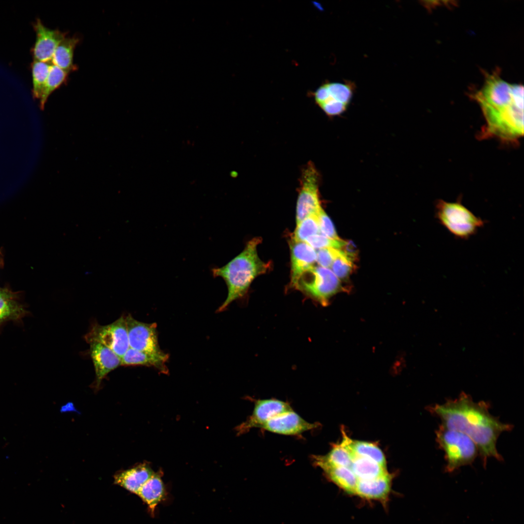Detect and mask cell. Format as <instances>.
<instances>
[{
    "label": "cell",
    "instance_id": "obj_1",
    "mask_svg": "<svg viewBox=\"0 0 524 524\" xmlns=\"http://www.w3.org/2000/svg\"><path fill=\"white\" fill-rule=\"evenodd\" d=\"M489 409L488 403L475 402L470 395L461 392L457 398L431 406L429 410L441 420V425L469 436L477 445L485 467L489 458L503 461L496 448L497 441L502 433L513 428L491 414Z\"/></svg>",
    "mask_w": 524,
    "mask_h": 524
},
{
    "label": "cell",
    "instance_id": "obj_2",
    "mask_svg": "<svg viewBox=\"0 0 524 524\" xmlns=\"http://www.w3.org/2000/svg\"><path fill=\"white\" fill-rule=\"evenodd\" d=\"M262 242L260 237L251 239L243 250L228 263L211 269L213 277L221 278L228 288L226 299L218 311L225 310L231 302L244 297L252 281L271 268L270 262H264L258 255L257 247Z\"/></svg>",
    "mask_w": 524,
    "mask_h": 524
},
{
    "label": "cell",
    "instance_id": "obj_3",
    "mask_svg": "<svg viewBox=\"0 0 524 524\" xmlns=\"http://www.w3.org/2000/svg\"><path fill=\"white\" fill-rule=\"evenodd\" d=\"M438 446L444 453L446 473H452L464 466L471 465L479 455L478 447L467 435L440 425L435 431Z\"/></svg>",
    "mask_w": 524,
    "mask_h": 524
},
{
    "label": "cell",
    "instance_id": "obj_4",
    "mask_svg": "<svg viewBox=\"0 0 524 524\" xmlns=\"http://www.w3.org/2000/svg\"><path fill=\"white\" fill-rule=\"evenodd\" d=\"M435 218L455 237L462 240L475 235L486 223L458 201L438 200L435 207Z\"/></svg>",
    "mask_w": 524,
    "mask_h": 524
},
{
    "label": "cell",
    "instance_id": "obj_5",
    "mask_svg": "<svg viewBox=\"0 0 524 524\" xmlns=\"http://www.w3.org/2000/svg\"><path fill=\"white\" fill-rule=\"evenodd\" d=\"M341 282L331 269L314 265L303 272L287 290H295L323 307L343 290Z\"/></svg>",
    "mask_w": 524,
    "mask_h": 524
},
{
    "label": "cell",
    "instance_id": "obj_6",
    "mask_svg": "<svg viewBox=\"0 0 524 524\" xmlns=\"http://www.w3.org/2000/svg\"><path fill=\"white\" fill-rule=\"evenodd\" d=\"M517 97L506 109L485 117L488 133L505 140L520 137L524 132V97Z\"/></svg>",
    "mask_w": 524,
    "mask_h": 524
},
{
    "label": "cell",
    "instance_id": "obj_7",
    "mask_svg": "<svg viewBox=\"0 0 524 524\" xmlns=\"http://www.w3.org/2000/svg\"><path fill=\"white\" fill-rule=\"evenodd\" d=\"M318 172L311 162L303 167L299 179L300 184L296 208V223L306 217L317 214L322 208L319 199Z\"/></svg>",
    "mask_w": 524,
    "mask_h": 524
},
{
    "label": "cell",
    "instance_id": "obj_8",
    "mask_svg": "<svg viewBox=\"0 0 524 524\" xmlns=\"http://www.w3.org/2000/svg\"><path fill=\"white\" fill-rule=\"evenodd\" d=\"M486 116L505 109L515 100L510 84L497 75L489 76L476 96Z\"/></svg>",
    "mask_w": 524,
    "mask_h": 524
},
{
    "label": "cell",
    "instance_id": "obj_9",
    "mask_svg": "<svg viewBox=\"0 0 524 524\" xmlns=\"http://www.w3.org/2000/svg\"><path fill=\"white\" fill-rule=\"evenodd\" d=\"M84 339L88 344L97 342L107 346L121 358L130 347L125 316L106 325L95 323Z\"/></svg>",
    "mask_w": 524,
    "mask_h": 524
},
{
    "label": "cell",
    "instance_id": "obj_10",
    "mask_svg": "<svg viewBox=\"0 0 524 524\" xmlns=\"http://www.w3.org/2000/svg\"><path fill=\"white\" fill-rule=\"evenodd\" d=\"M125 320L130 347L152 353L163 352L159 344L155 323L139 321L130 314L125 316Z\"/></svg>",
    "mask_w": 524,
    "mask_h": 524
},
{
    "label": "cell",
    "instance_id": "obj_11",
    "mask_svg": "<svg viewBox=\"0 0 524 524\" xmlns=\"http://www.w3.org/2000/svg\"><path fill=\"white\" fill-rule=\"evenodd\" d=\"M36 34L35 41L32 49L33 60L51 62L54 52L66 33L58 29H50L37 19L33 24Z\"/></svg>",
    "mask_w": 524,
    "mask_h": 524
},
{
    "label": "cell",
    "instance_id": "obj_12",
    "mask_svg": "<svg viewBox=\"0 0 524 524\" xmlns=\"http://www.w3.org/2000/svg\"><path fill=\"white\" fill-rule=\"evenodd\" d=\"M293 410L287 402L276 399H258L255 401L251 415L237 428L238 434L244 433L253 428H261L275 416Z\"/></svg>",
    "mask_w": 524,
    "mask_h": 524
},
{
    "label": "cell",
    "instance_id": "obj_13",
    "mask_svg": "<svg viewBox=\"0 0 524 524\" xmlns=\"http://www.w3.org/2000/svg\"><path fill=\"white\" fill-rule=\"evenodd\" d=\"M302 418L293 409L279 414L269 420L260 428L284 435H296L316 427Z\"/></svg>",
    "mask_w": 524,
    "mask_h": 524
},
{
    "label": "cell",
    "instance_id": "obj_14",
    "mask_svg": "<svg viewBox=\"0 0 524 524\" xmlns=\"http://www.w3.org/2000/svg\"><path fill=\"white\" fill-rule=\"evenodd\" d=\"M289 246L291 275L287 289L295 282L303 272L315 265L316 262V250L306 242L295 241L291 239Z\"/></svg>",
    "mask_w": 524,
    "mask_h": 524
},
{
    "label": "cell",
    "instance_id": "obj_15",
    "mask_svg": "<svg viewBox=\"0 0 524 524\" xmlns=\"http://www.w3.org/2000/svg\"><path fill=\"white\" fill-rule=\"evenodd\" d=\"M89 354L96 375L95 386L98 388L102 379L111 371L121 365V358L107 346L97 342H92Z\"/></svg>",
    "mask_w": 524,
    "mask_h": 524
},
{
    "label": "cell",
    "instance_id": "obj_16",
    "mask_svg": "<svg viewBox=\"0 0 524 524\" xmlns=\"http://www.w3.org/2000/svg\"><path fill=\"white\" fill-rule=\"evenodd\" d=\"M341 443L334 445L326 455L314 456L313 462L321 469L330 466H342L350 468L353 454L349 447L351 439L346 434Z\"/></svg>",
    "mask_w": 524,
    "mask_h": 524
},
{
    "label": "cell",
    "instance_id": "obj_17",
    "mask_svg": "<svg viewBox=\"0 0 524 524\" xmlns=\"http://www.w3.org/2000/svg\"><path fill=\"white\" fill-rule=\"evenodd\" d=\"M168 358V355L163 351L159 353H152L139 351L130 347L121 358V365L152 366L163 373H167V368L165 363Z\"/></svg>",
    "mask_w": 524,
    "mask_h": 524
},
{
    "label": "cell",
    "instance_id": "obj_18",
    "mask_svg": "<svg viewBox=\"0 0 524 524\" xmlns=\"http://www.w3.org/2000/svg\"><path fill=\"white\" fill-rule=\"evenodd\" d=\"M154 473L147 464H140L115 475V483L137 494L142 487Z\"/></svg>",
    "mask_w": 524,
    "mask_h": 524
},
{
    "label": "cell",
    "instance_id": "obj_19",
    "mask_svg": "<svg viewBox=\"0 0 524 524\" xmlns=\"http://www.w3.org/2000/svg\"><path fill=\"white\" fill-rule=\"evenodd\" d=\"M391 483L388 473L372 480H358L355 494L368 499L383 500L389 494Z\"/></svg>",
    "mask_w": 524,
    "mask_h": 524
},
{
    "label": "cell",
    "instance_id": "obj_20",
    "mask_svg": "<svg viewBox=\"0 0 524 524\" xmlns=\"http://www.w3.org/2000/svg\"><path fill=\"white\" fill-rule=\"evenodd\" d=\"M79 42L77 36L66 37L58 45L53 55L51 62L67 73L77 69L74 64L73 56L76 46Z\"/></svg>",
    "mask_w": 524,
    "mask_h": 524
},
{
    "label": "cell",
    "instance_id": "obj_21",
    "mask_svg": "<svg viewBox=\"0 0 524 524\" xmlns=\"http://www.w3.org/2000/svg\"><path fill=\"white\" fill-rule=\"evenodd\" d=\"M154 513L157 506L163 499L165 488L159 474H154L144 484L137 494Z\"/></svg>",
    "mask_w": 524,
    "mask_h": 524
},
{
    "label": "cell",
    "instance_id": "obj_22",
    "mask_svg": "<svg viewBox=\"0 0 524 524\" xmlns=\"http://www.w3.org/2000/svg\"><path fill=\"white\" fill-rule=\"evenodd\" d=\"M350 468L358 480H369L388 473L386 468L367 458L354 456Z\"/></svg>",
    "mask_w": 524,
    "mask_h": 524
},
{
    "label": "cell",
    "instance_id": "obj_23",
    "mask_svg": "<svg viewBox=\"0 0 524 524\" xmlns=\"http://www.w3.org/2000/svg\"><path fill=\"white\" fill-rule=\"evenodd\" d=\"M328 92L327 98L319 106L322 107L335 104L348 106L352 98L355 85L350 81L344 83L326 82Z\"/></svg>",
    "mask_w": 524,
    "mask_h": 524
},
{
    "label": "cell",
    "instance_id": "obj_24",
    "mask_svg": "<svg viewBox=\"0 0 524 524\" xmlns=\"http://www.w3.org/2000/svg\"><path fill=\"white\" fill-rule=\"evenodd\" d=\"M328 477L342 489L355 494L358 479L348 467L330 466L322 469Z\"/></svg>",
    "mask_w": 524,
    "mask_h": 524
},
{
    "label": "cell",
    "instance_id": "obj_25",
    "mask_svg": "<svg viewBox=\"0 0 524 524\" xmlns=\"http://www.w3.org/2000/svg\"><path fill=\"white\" fill-rule=\"evenodd\" d=\"M349 447L354 456H359L371 459L386 467V459L381 450L371 442L351 440Z\"/></svg>",
    "mask_w": 524,
    "mask_h": 524
},
{
    "label": "cell",
    "instance_id": "obj_26",
    "mask_svg": "<svg viewBox=\"0 0 524 524\" xmlns=\"http://www.w3.org/2000/svg\"><path fill=\"white\" fill-rule=\"evenodd\" d=\"M51 62L33 60L31 64L32 75V95L34 98H40L49 75Z\"/></svg>",
    "mask_w": 524,
    "mask_h": 524
},
{
    "label": "cell",
    "instance_id": "obj_27",
    "mask_svg": "<svg viewBox=\"0 0 524 524\" xmlns=\"http://www.w3.org/2000/svg\"><path fill=\"white\" fill-rule=\"evenodd\" d=\"M66 72L52 64L49 75L40 98V106L42 109L50 95L66 81Z\"/></svg>",
    "mask_w": 524,
    "mask_h": 524
},
{
    "label": "cell",
    "instance_id": "obj_28",
    "mask_svg": "<svg viewBox=\"0 0 524 524\" xmlns=\"http://www.w3.org/2000/svg\"><path fill=\"white\" fill-rule=\"evenodd\" d=\"M317 234H320L318 217L317 214H313L296 224L291 239L295 241L305 242L308 238Z\"/></svg>",
    "mask_w": 524,
    "mask_h": 524
},
{
    "label": "cell",
    "instance_id": "obj_29",
    "mask_svg": "<svg viewBox=\"0 0 524 524\" xmlns=\"http://www.w3.org/2000/svg\"><path fill=\"white\" fill-rule=\"evenodd\" d=\"M27 311L14 298L0 297V327L5 321L22 318Z\"/></svg>",
    "mask_w": 524,
    "mask_h": 524
},
{
    "label": "cell",
    "instance_id": "obj_30",
    "mask_svg": "<svg viewBox=\"0 0 524 524\" xmlns=\"http://www.w3.org/2000/svg\"><path fill=\"white\" fill-rule=\"evenodd\" d=\"M330 268L340 281L345 280L352 271L353 262L342 250L337 249Z\"/></svg>",
    "mask_w": 524,
    "mask_h": 524
},
{
    "label": "cell",
    "instance_id": "obj_31",
    "mask_svg": "<svg viewBox=\"0 0 524 524\" xmlns=\"http://www.w3.org/2000/svg\"><path fill=\"white\" fill-rule=\"evenodd\" d=\"M314 249L333 248L341 249L345 241L339 239H333L321 234H317L308 238L305 241Z\"/></svg>",
    "mask_w": 524,
    "mask_h": 524
},
{
    "label": "cell",
    "instance_id": "obj_32",
    "mask_svg": "<svg viewBox=\"0 0 524 524\" xmlns=\"http://www.w3.org/2000/svg\"><path fill=\"white\" fill-rule=\"evenodd\" d=\"M320 234L331 239H339L332 221L322 208L317 214Z\"/></svg>",
    "mask_w": 524,
    "mask_h": 524
},
{
    "label": "cell",
    "instance_id": "obj_33",
    "mask_svg": "<svg viewBox=\"0 0 524 524\" xmlns=\"http://www.w3.org/2000/svg\"><path fill=\"white\" fill-rule=\"evenodd\" d=\"M336 248H324L316 251V262L319 265L325 268L330 267L334 259Z\"/></svg>",
    "mask_w": 524,
    "mask_h": 524
},
{
    "label": "cell",
    "instance_id": "obj_34",
    "mask_svg": "<svg viewBox=\"0 0 524 524\" xmlns=\"http://www.w3.org/2000/svg\"><path fill=\"white\" fill-rule=\"evenodd\" d=\"M344 254L347 256L352 261L357 259L358 252L356 246L351 241H345V243L343 247L341 249Z\"/></svg>",
    "mask_w": 524,
    "mask_h": 524
},
{
    "label": "cell",
    "instance_id": "obj_35",
    "mask_svg": "<svg viewBox=\"0 0 524 524\" xmlns=\"http://www.w3.org/2000/svg\"><path fill=\"white\" fill-rule=\"evenodd\" d=\"M16 296V293L13 292L7 288L0 287V297L15 299Z\"/></svg>",
    "mask_w": 524,
    "mask_h": 524
},
{
    "label": "cell",
    "instance_id": "obj_36",
    "mask_svg": "<svg viewBox=\"0 0 524 524\" xmlns=\"http://www.w3.org/2000/svg\"><path fill=\"white\" fill-rule=\"evenodd\" d=\"M2 259V255H1V252L0 251V263H1V260H2V259Z\"/></svg>",
    "mask_w": 524,
    "mask_h": 524
}]
</instances>
